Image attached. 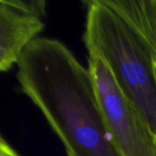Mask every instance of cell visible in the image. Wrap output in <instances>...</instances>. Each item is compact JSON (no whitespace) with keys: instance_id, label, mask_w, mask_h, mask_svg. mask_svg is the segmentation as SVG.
<instances>
[{"instance_id":"cell-1","label":"cell","mask_w":156,"mask_h":156,"mask_svg":"<svg viewBox=\"0 0 156 156\" xmlns=\"http://www.w3.org/2000/svg\"><path fill=\"white\" fill-rule=\"evenodd\" d=\"M16 66L20 91L41 112L67 156H120L91 73L63 42L37 37Z\"/></svg>"},{"instance_id":"cell-2","label":"cell","mask_w":156,"mask_h":156,"mask_svg":"<svg viewBox=\"0 0 156 156\" xmlns=\"http://www.w3.org/2000/svg\"><path fill=\"white\" fill-rule=\"evenodd\" d=\"M82 42L156 135V0H86Z\"/></svg>"},{"instance_id":"cell-3","label":"cell","mask_w":156,"mask_h":156,"mask_svg":"<svg viewBox=\"0 0 156 156\" xmlns=\"http://www.w3.org/2000/svg\"><path fill=\"white\" fill-rule=\"evenodd\" d=\"M88 68L119 155L156 156L155 133L120 90L106 64L101 58L88 57Z\"/></svg>"},{"instance_id":"cell-4","label":"cell","mask_w":156,"mask_h":156,"mask_svg":"<svg viewBox=\"0 0 156 156\" xmlns=\"http://www.w3.org/2000/svg\"><path fill=\"white\" fill-rule=\"evenodd\" d=\"M45 0H0V71L17 65L24 50L45 28Z\"/></svg>"},{"instance_id":"cell-5","label":"cell","mask_w":156,"mask_h":156,"mask_svg":"<svg viewBox=\"0 0 156 156\" xmlns=\"http://www.w3.org/2000/svg\"><path fill=\"white\" fill-rule=\"evenodd\" d=\"M0 156H21L1 135L0 136Z\"/></svg>"}]
</instances>
